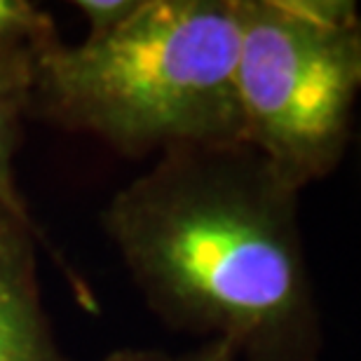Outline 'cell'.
<instances>
[{
    "mask_svg": "<svg viewBox=\"0 0 361 361\" xmlns=\"http://www.w3.org/2000/svg\"><path fill=\"white\" fill-rule=\"evenodd\" d=\"M101 221L169 329L226 343L237 361L322 359L298 190L247 143L157 155Z\"/></svg>",
    "mask_w": 361,
    "mask_h": 361,
    "instance_id": "obj_1",
    "label": "cell"
},
{
    "mask_svg": "<svg viewBox=\"0 0 361 361\" xmlns=\"http://www.w3.org/2000/svg\"><path fill=\"white\" fill-rule=\"evenodd\" d=\"M237 0H141L113 33L33 59L28 120L139 160L242 141Z\"/></svg>",
    "mask_w": 361,
    "mask_h": 361,
    "instance_id": "obj_2",
    "label": "cell"
},
{
    "mask_svg": "<svg viewBox=\"0 0 361 361\" xmlns=\"http://www.w3.org/2000/svg\"><path fill=\"white\" fill-rule=\"evenodd\" d=\"M242 141L302 190L338 169L361 90V19L350 0H237Z\"/></svg>",
    "mask_w": 361,
    "mask_h": 361,
    "instance_id": "obj_3",
    "label": "cell"
},
{
    "mask_svg": "<svg viewBox=\"0 0 361 361\" xmlns=\"http://www.w3.org/2000/svg\"><path fill=\"white\" fill-rule=\"evenodd\" d=\"M38 244L54 256L78 300L90 312L97 310L92 291L56 254L42 228L0 207V361H71L59 350L42 305Z\"/></svg>",
    "mask_w": 361,
    "mask_h": 361,
    "instance_id": "obj_4",
    "label": "cell"
},
{
    "mask_svg": "<svg viewBox=\"0 0 361 361\" xmlns=\"http://www.w3.org/2000/svg\"><path fill=\"white\" fill-rule=\"evenodd\" d=\"M33 59L28 54H0V207L26 223H35V219L17 188L14 160L28 120Z\"/></svg>",
    "mask_w": 361,
    "mask_h": 361,
    "instance_id": "obj_5",
    "label": "cell"
},
{
    "mask_svg": "<svg viewBox=\"0 0 361 361\" xmlns=\"http://www.w3.org/2000/svg\"><path fill=\"white\" fill-rule=\"evenodd\" d=\"M59 38L52 14L28 0H0V54L38 56Z\"/></svg>",
    "mask_w": 361,
    "mask_h": 361,
    "instance_id": "obj_6",
    "label": "cell"
},
{
    "mask_svg": "<svg viewBox=\"0 0 361 361\" xmlns=\"http://www.w3.org/2000/svg\"><path fill=\"white\" fill-rule=\"evenodd\" d=\"M73 7L87 19V38H99L127 24L141 7V0H75Z\"/></svg>",
    "mask_w": 361,
    "mask_h": 361,
    "instance_id": "obj_7",
    "label": "cell"
},
{
    "mask_svg": "<svg viewBox=\"0 0 361 361\" xmlns=\"http://www.w3.org/2000/svg\"><path fill=\"white\" fill-rule=\"evenodd\" d=\"M101 361H237V355L221 341H207L183 355H167L162 350H118Z\"/></svg>",
    "mask_w": 361,
    "mask_h": 361,
    "instance_id": "obj_8",
    "label": "cell"
}]
</instances>
